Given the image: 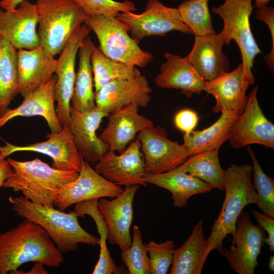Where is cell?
Instances as JSON below:
<instances>
[{
  "instance_id": "cell-15",
  "label": "cell",
  "mask_w": 274,
  "mask_h": 274,
  "mask_svg": "<svg viewBox=\"0 0 274 274\" xmlns=\"http://www.w3.org/2000/svg\"><path fill=\"white\" fill-rule=\"evenodd\" d=\"M91 29L83 24L68 42L56 60L55 73L57 77L54 88V98L57 102L56 112L62 127L70 118V102L75 81V63L77 53Z\"/></svg>"
},
{
  "instance_id": "cell-12",
  "label": "cell",
  "mask_w": 274,
  "mask_h": 274,
  "mask_svg": "<svg viewBox=\"0 0 274 274\" xmlns=\"http://www.w3.org/2000/svg\"><path fill=\"white\" fill-rule=\"evenodd\" d=\"M94 169L108 180L120 186L147 185L144 180V157L138 139L119 154L109 150L96 163Z\"/></svg>"
},
{
  "instance_id": "cell-28",
  "label": "cell",
  "mask_w": 274,
  "mask_h": 274,
  "mask_svg": "<svg viewBox=\"0 0 274 274\" xmlns=\"http://www.w3.org/2000/svg\"><path fill=\"white\" fill-rule=\"evenodd\" d=\"M95 47L88 35L82 42L78 51L79 66L71 101L72 107L82 112H89L96 108L91 63V57Z\"/></svg>"
},
{
  "instance_id": "cell-5",
  "label": "cell",
  "mask_w": 274,
  "mask_h": 274,
  "mask_svg": "<svg viewBox=\"0 0 274 274\" xmlns=\"http://www.w3.org/2000/svg\"><path fill=\"white\" fill-rule=\"evenodd\" d=\"M40 46L55 56L61 53L88 16L71 0H36Z\"/></svg>"
},
{
  "instance_id": "cell-18",
  "label": "cell",
  "mask_w": 274,
  "mask_h": 274,
  "mask_svg": "<svg viewBox=\"0 0 274 274\" xmlns=\"http://www.w3.org/2000/svg\"><path fill=\"white\" fill-rule=\"evenodd\" d=\"M254 83L245 75L241 63L234 70L223 73L212 80L205 81L204 91L216 99L212 108L215 113L226 111L239 116L248 101L247 90Z\"/></svg>"
},
{
  "instance_id": "cell-36",
  "label": "cell",
  "mask_w": 274,
  "mask_h": 274,
  "mask_svg": "<svg viewBox=\"0 0 274 274\" xmlns=\"http://www.w3.org/2000/svg\"><path fill=\"white\" fill-rule=\"evenodd\" d=\"M147 254L140 228L137 225H134L131 244L127 250L121 254L122 261L129 273H151L150 261Z\"/></svg>"
},
{
  "instance_id": "cell-44",
  "label": "cell",
  "mask_w": 274,
  "mask_h": 274,
  "mask_svg": "<svg viewBox=\"0 0 274 274\" xmlns=\"http://www.w3.org/2000/svg\"><path fill=\"white\" fill-rule=\"evenodd\" d=\"M43 265H44L40 262H36L32 269L27 273H47V271L43 268Z\"/></svg>"
},
{
  "instance_id": "cell-30",
  "label": "cell",
  "mask_w": 274,
  "mask_h": 274,
  "mask_svg": "<svg viewBox=\"0 0 274 274\" xmlns=\"http://www.w3.org/2000/svg\"><path fill=\"white\" fill-rule=\"evenodd\" d=\"M18 93L17 51L0 36V117Z\"/></svg>"
},
{
  "instance_id": "cell-26",
  "label": "cell",
  "mask_w": 274,
  "mask_h": 274,
  "mask_svg": "<svg viewBox=\"0 0 274 274\" xmlns=\"http://www.w3.org/2000/svg\"><path fill=\"white\" fill-rule=\"evenodd\" d=\"M144 180L147 184H154L169 191L173 204L177 208L186 206L192 196L210 192L213 189L209 184L178 167L158 174H146Z\"/></svg>"
},
{
  "instance_id": "cell-39",
  "label": "cell",
  "mask_w": 274,
  "mask_h": 274,
  "mask_svg": "<svg viewBox=\"0 0 274 274\" xmlns=\"http://www.w3.org/2000/svg\"><path fill=\"white\" fill-rule=\"evenodd\" d=\"M256 18L265 22L271 34L272 49L271 51L264 56L265 61L268 68L273 73L274 71V8L271 6H264L257 8L256 11Z\"/></svg>"
},
{
  "instance_id": "cell-21",
  "label": "cell",
  "mask_w": 274,
  "mask_h": 274,
  "mask_svg": "<svg viewBox=\"0 0 274 274\" xmlns=\"http://www.w3.org/2000/svg\"><path fill=\"white\" fill-rule=\"evenodd\" d=\"M139 108L130 104L109 115L107 125L99 138L110 150L121 153L138 133L154 126L152 120L139 113Z\"/></svg>"
},
{
  "instance_id": "cell-27",
  "label": "cell",
  "mask_w": 274,
  "mask_h": 274,
  "mask_svg": "<svg viewBox=\"0 0 274 274\" xmlns=\"http://www.w3.org/2000/svg\"><path fill=\"white\" fill-rule=\"evenodd\" d=\"M203 223L199 220L190 235L179 248L175 249L170 274H200L209 254L204 235Z\"/></svg>"
},
{
  "instance_id": "cell-45",
  "label": "cell",
  "mask_w": 274,
  "mask_h": 274,
  "mask_svg": "<svg viewBox=\"0 0 274 274\" xmlns=\"http://www.w3.org/2000/svg\"><path fill=\"white\" fill-rule=\"evenodd\" d=\"M270 0H255V6L257 8L266 6Z\"/></svg>"
},
{
  "instance_id": "cell-42",
  "label": "cell",
  "mask_w": 274,
  "mask_h": 274,
  "mask_svg": "<svg viewBox=\"0 0 274 274\" xmlns=\"http://www.w3.org/2000/svg\"><path fill=\"white\" fill-rule=\"evenodd\" d=\"M6 158L0 153V188L3 187L4 182L12 173V167Z\"/></svg>"
},
{
  "instance_id": "cell-23",
  "label": "cell",
  "mask_w": 274,
  "mask_h": 274,
  "mask_svg": "<svg viewBox=\"0 0 274 274\" xmlns=\"http://www.w3.org/2000/svg\"><path fill=\"white\" fill-rule=\"evenodd\" d=\"M18 91L24 98L47 83L55 73L54 56L41 46L17 51Z\"/></svg>"
},
{
  "instance_id": "cell-20",
  "label": "cell",
  "mask_w": 274,
  "mask_h": 274,
  "mask_svg": "<svg viewBox=\"0 0 274 274\" xmlns=\"http://www.w3.org/2000/svg\"><path fill=\"white\" fill-rule=\"evenodd\" d=\"M108 116L96 107L82 112L71 107L70 129L77 150L88 163H96L109 150L108 145L96 134L102 119Z\"/></svg>"
},
{
  "instance_id": "cell-29",
  "label": "cell",
  "mask_w": 274,
  "mask_h": 274,
  "mask_svg": "<svg viewBox=\"0 0 274 274\" xmlns=\"http://www.w3.org/2000/svg\"><path fill=\"white\" fill-rule=\"evenodd\" d=\"M238 117L223 111L220 118L210 127L185 133L183 144L188 150L189 156L205 151L219 149L223 143L229 140Z\"/></svg>"
},
{
  "instance_id": "cell-6",
  "label": "cell",
  "mask_w": 274,
  "mask_h": 274,
  "mask_svg": "<svg viewBox=\"0 0 274 274\" xmlns=\"http://www.w3.org/2000/svg\"><path fill=\"white\" fill-rule=\"evenodd\" d=\"M83 24L93 30L99 42L100 49L113 60L144 67L153 58L151 53L139 47V42L128 35L127 26L116 17L88 16Z\"/></svg>"
},
{
  "instance_id": "cell-46",
  "label": "cell",
  "mask_w": 274,
  "mask_h": 274,
  "mask_svg": "<svg viewBox=\"0 0 274 274\" xmlns=\"http://www.w3.org/2000/svg\"><path fill=\"white\" fill-rule=\"evenodd\" d=\"M268 267L271 272L274 271V256L273 255L270 256L269 258Z\"/></svg>"
},
{
  "instance_id": "cell-10",
  "label": "cell",
  "mask_w": 274,
  "mask_h": 274,
  "mask_svg": "<svg viewBox=\"0 0 274 274\" xmlns=\"http://www.w3.org/2000/svg\"><path fill=\"white\" fill-rule=\"evenodd\" d=\"M137 137L141 143L146 174L155 175L169 171L190 156L184 144L169 140L165 129L160 126L146 128Z\"/></svg>"
},
{
  "instance_id": "cell-7",
  "label": "cell",
  "mask_w": 274,
  "mask_h": 274,
  "mask_svg": "<svg viewBox=\"0 0 274 274\" xmlns=\"http://www.w3.org/2000/svg\"><path fill=\"white\" fill-rule=\"evenodd\" d=\"M252 0H225L219 7H214L212 11L222 19L224 26L222 32L225 37V44L233 40L240 50L245 74L253 82L252 72L256 56L262 53L253 37L250 27V17L253 10Z\"/></svg>"
},
{
  "instance_id": "cell-33",
  "label": "cell",
  "mask_w": 274,
  "mask_h": 274,
  "mask_svg": "<svg viewBox=\"0 0 274 274\" xmlns=\"http://www.w3.org/2000/svg\"><path fill=\"white\" fill-rule=\"evenodd\" d=\"M95 92L107 83L115 80L131 79L141 75L136 66L113 60L95 47L91 57Z\"/></svg>"
},
{
  "instance_id": "cell-24",
  "label": "cell",
  "mask_w": 274,
  "mask_h": 274,
  "mask_svg": "<svg viewBox=\"0 0 274 274\" xmlns=\"http://www.w3.org/2000/svg\"><path fill=\"white\" fill-rule=\"evenodd\" d=\"M56 79V76L53 75L47 83L23 98L18 107L9 109L0 117V128L17 117L39 116L45 119L51 132H59L62 127L57 116L53 94Z\"/></svg>"
},
{
  "instance_id": "cell-40",
  "label": "cell",
  "mask_w": 274,
  "mask_h": 274,
  "mask_svg": "<svg viewBox=\"0 0 274 274\" xmlns=\"http://www.w3.org/2000/svg\"><path fill=\"white\" fill-rule=\"evenodd\" d=\"M199 118L196 112L189 109L178 111L175 115L174 122L175 127L184 133L194 130Z\"/></svg>"
},
{
  "instance_id": "cell-38",
  "label": "cell",
  "mask_w": 274,
  "mask_h": 274,
  "mask_svg": "<svg viewBox=\"0 0 274 274\" xmlns=\"http://www.w3.org/2000/svg\"><path fill=\"white\" fill-rule=\"evenodd\" d=\"M149 254L151 274H166L172 264L175 249L174 242L171 240L157 243L150 241L144 244Z\"/></svg>"
},
{
  "instance_id": "cell-14",
  "label": "cell",
  "mask_w": 274,
  "mask_h": 274,
  "mask_svg": "<svg viewBox=\"0 0 274 274\" xmlns=\"http://www.w3.org/2000/svg\"><path fill=\"white\" fill-rule=\"evenodd\" d=\"M46 138L45 141L25 146H17L5 142L4 146H0V153L6 157L16 152L40 153L52 158V167L79 173L83 159L75 146L69 123H65L58 132L48 133Z\"/></svg>"
},
{
  "instance_id": "cell-37",
  "label": "cell",
  "mask_w": 274,
  "mask_h": 274,
  "mask_svg": "<svg viewBox=\"0 0 274 274\" xmlns=\"http://www.w3.org/2000/svg\"><path fill=\"white\" fill-rule=\"evenodd\" d=\"M81 8L88 16L104 15L117 17L120 13L134 12L136 8L132 2L125 0H71Z\"/></svg>"
},
{
  "instance_id": "cell-8",
  "label": "cell",
  "mask_w": 274,
  "mask_h": 274,
  "mask_svg": "<svg viewBox=\"0 0 274 274\" xmlns=\"http://www.w3.org/2000/svg\"><path fill=\"white\" fill-rule=\"evenodd\" d=\"M116 18L127 26L131 38L139 42L145 37L164 36L174 30L193 35L181 20L177 9L165 6L158 0H149L141 14L123 12Z\"/></svg>"
},
{
  "instance_id": "cell-4",
  "label": "cell",
  "mask_w": 274,
  "mask_h": 274,
  "mask_svg": "<svg viewBox=\"0 0 274 274\" xmlns=\"http://www.w3.org/2000/svg\"><path fill=\"white\" fill-rule=\"evenodd\" d=\"M225 196L221 211L206 239L208 253L214 250L221 253L223 242L229 234L233 235L237 218L246 206L256 204L258 197L252 182L253 166L232 164L224 170Z\"/></svg>"
},
{
  "instance_id": "cell-16",
  "label": "cell",
  "mask_w": 274,
  "mask_h": 274,
  "mask_svg": "<svg viewBox=\"0 0 274 274\" xmlns=\"http://www.w3.org/2000/svg\"><path fill=\"white\" fill-rule=\"evenodd\" d=\"M139 185L125 187L122 193L111 200L100 198L98 210L108 229V238L112 245H118L121 252L127 250L132 243L130 228L132 224L133 201Z\"/></svg>"
},
{
  "instance_id": "cell-13",
  "label": "cell",
  "mask_w": 274,
  "mask_h": 274,
  "mask_svg": "<svg viewBox=\"0 0 274 274\" xmlns=\"http://www.w3.org/2000/svg\"><path fill=\"white\" fill-rule=\"evenodd\" d=\"M258 90L256 85L250 93L246 107L233 127L228 141L235 149L251 144L274 148V125L262 112L257 99Z\"/></svg>"
},
{
  "instance_id": "cell-9",
  "label": "cell",
  "mask_w": 274,
  "mask_h": 274,
  "mask_svg": "<svg viewBox=\"0 0 274 274\" xmlns=\"http://www.w3.org/2000/svg\"><path fill=\"white\" fill-rule=\"evenodd\" d=\"M266 237L264 230L254 225L250 214L243 211L236 221L231 245L229 249L222 248L220 255L237 273L253 274Z\"/></svg>"
},
{
  "instance_id": "cell-1",
  "label": "cell",
  "mask_w": 274,
  "mask_h": 274,
  "mask_svg": "<svg viewBox=\"0 0 274 274\" xmlns=\"http://www.w3.org/2000/svg\"><path fill=\"white\" fill-rule=\"evenodd\" d=\"M63 261L62 253L48 233L28 219L0 234V274L15 273L28 262L57 268Z\"/></svg>"
},
{
  "instance_id": "cell-2",
  "label": "cell",
  "mask_w": 274,
  "mask_h": 274,
  "mask_svg": "<svg viewBox=\"0 0 274 274\" xmlns=\"http://www.w3.org/2000/svg\"><path fill=\"white\" fill-rule=\"evenodd\" d=\"M8 200L17 215L41 226L62 254L76 251L80 243L93 246L99 244L98 237L81 226L75 211L64 213L33 203L22 196H11Z\"/></svg>"
},
{
  "instance_id": "cell-22",
  "label": "cell",
  "mask_w": 274,
  "mask_h": 274,
  "mask_svg": "<svg viewBox=\"0 0 274 274\" xmlns=\"http://www.w3.org/2000/svg\"><path fill=\"white\" fill-rule=\"evenodd\" d=\"M225 37L219 34L195 36L193 46L185 58L205 81L229 71L228 58L222 52Z\"/></svg>"
},
{
  "instance_id": "cell-25",
  "label": "cell",
  "mask_w": 274,
  "mask_h": 274,
  "mask_svg": "<svg viewBox=\"0 0 274 274\" xmlns=\"http://www.w3.org/2000/svg\"><path fill=\"white\" fill-rule=\"evenodd\" d=\"M165 62L160 67V73L155 79V84L162 88L179 89L191 97L201 94L205 88V81L185 57L168 53L164 54Z\"/></svg>"
},
{
  "instance_id": "cell-34",
  "label": "cell",
  "mask_w": 274,
  "mask_h": 274,
  "mask_svg": "<svg viewBox=\"0 0 274 274\" xmlns=\"http://www.w3.org/2000/svg\"><path fill=\"white\" fill-rule=\"evenodd\" d=\"M209 0H187L177 9L181 20L194 36L216 35L208 6Z\"/></svg>"
},
{
  "instance_id": "cell-19",
  "label": "cell",
  "mask_w": 274,
  "mask_h": 274,
  "mask_svg": "<svg viewBox=\"0 0 274 274\" xmlns=\"http://www.w3.org/2000/svg\"><path fill=\"white\" fill-rule=\"evenodd\" d=\"M152 89L146 77L118 80L109 82L95 92L96 107L109 115L130 104L145 107Z\"/></svg>"
},
{
  "instance_id": "cell-31",
  "label": "cell",
  "mask_w": 274,
  "mask_h": 274,
  "mask_svg": "<svg viewBox=\"0 0 274 274\" xmlns=\"http://www.w3.org/2000/svg\"><path fill=\"white\" fill-rule=\"evenodd\" d=\"M219 150L205 151L191 156L178 167L222 191L224 175L219 162Z\"/></svg>"
},
{
  "instance_id": "cell-43",
  "label": "cell",
  "mask_w": 274,
  "mask_h": 274,
  "mask_svg": "<svg viewBox=\"0 0 274 274\" xmlns=\"http://www.w3.org/2000/svg\"><path fill=\"white\" fill-rule=\"evenodd\" d=\"M24 0H1L0 7L5 10H11L17 7Z\"/></svg>"
},
{
  "instance_id": "cell-41",
  "label": "cell",
  "mask_w": 274,
  "mask_h": 274,
  "mask_svg": "<svg viewBox=\"0 0 274 274\" xmlns=\"http://www.w3.org/2000/svg\"><path fill=\"white\" fill-rule=\"evenodd\" d=\"M258 225L261 227L267 234L265 243L269 247L271 252L274 251V219L265 214H262L257 211H252Z\"/></svg>"
},
{
  "instance_id": "cell-35",
  "label": "cell",
  "mask_w": 274,
  "mask_h": 274,
  "mask_svg": "<svg viewBox=\"0 0 274 274\" xmlns=\"http://www.w3.org/2000/svg\"><path fill=\"white\" fill-rule=\"evenodd\" d=\"M247 151L253 163V183L258 197L256 204L264 214L274 219V180L264 172L250 146Z\"/></svg>"
},
{
  "instance_id": "cell-11",
  "label": "cell",
  "mask_w": 274,
  "mask_h": 274,
  "mask_svg": "<svg viewBox=\"0 0 274 274\" xmlns=\"http://www.w3.org/2000/svg\"><path fill=\"white\" fill-rule=\"evenodd\" d=\"M123 191L120 186L105 178L83 159L78 177L64 186L54 206L63 211L82 201L105 197L113 198Z\"/></svg>"
},
{
  "instance_id": "cell-32",
  "label": "cell",
  "mask_w": 274,
  "mask_h": 274,
  "mask_svg": "<svg viewBox=\"0 0 274 274\" xmlns=\"http://www.w3.org/2000/svg\"><path fill=\"white\" fill-rule=\"evenodd\" d=\"M98 206V199H91L76 204L75 210L78 216L83 217L85 215L91 216L95 223L99 234V256L92 273H122L123 271L116 265L107 246L108 229L104 218L99 211Z\"/></svg>"
},
{
  "instance_id": "cell-3",
  "label": "cell",
  "mask_w": 274,
  "mask_h": 274,
  "mask_svg": "<svg viewBox=\"0 0 274 274\" xmlns=\"http://www.w3.org/2000/svg\"><path fill=\"white\" fill-rule=\"evenodd\" d=\"M7 160L12 173L3 187L21 192L33 203L49 207H54V201L64 186L79 174L74 170L56 169L38 158L25 161Z\"/></svg>"
},
{
  "instance_id": "cell-17",
  "label": "cell",
  "mask_w": 274,
  "mask_h": 274,
  "mask_svg": "<svg viewBox=\"0 0 274 274\" xmlns=\"http://www.w3.org/2000/svg\"><path fill=\"white\" fill-rule=\"evenodd\" d=\"M37 24V6L27 0L13 9H0V36L17 50H31L40 46Z\"/></svg>"
}]
</instances>
